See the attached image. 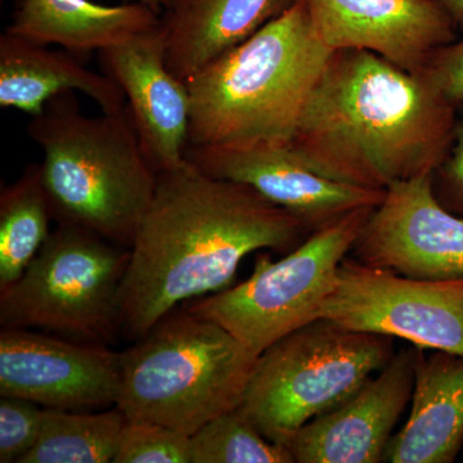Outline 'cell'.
<instances>
[{
    "mask_svg": "<svg viewBox=\"0 0 463 463\" xmlns=\"http://www.w3.org/2000/svg\"><path fill=\"white\" fill-rule=\"evenodd\" d=\"M298 216L242 183L185 158L157 174L120 288V331L138 340L179 304L230 288L243 259L288 254L312 233Z\"/></svg>",
    "mask_w": 463,
    "mask_h": 463,
    "instance_id": "obj_1",
    "label": "cell"
},
{
    "mask_svg": "<svg viewBox=\"0 0 463 463\" xmlns=\"http://www.w3.org/2000/svg\"><path fill=\"white\" fill-rule=\"evenodd\" d=\"M456 105L428 78L367 51H335L289 152L334 181L388 190L434 174L455 141Z\"/></svg>",
    "mask_w": 463,
    "mask_h": 463,
    "instance_id": "obj_2",
    "label": "cell"
},
{
    "mask_svg": "<svg viewBox=\"0 0 463 463\" xmlns=\"http://www.w3.org/2000/svg\"><path fill=\"white\" fill-rule=\"evenodd\" d=\"M332 52L298 0L185 81L188 147L288 148Z\"/></svg>",
    "mask_w": 463,
    "mask_h": 463,
    "instance_id": "obj_3",
    "label": "cell"
},
{
    "mask_svg": "<svg viewBox=\"0 0 463 463\" xmlns=\"http://www.w3.org/2000/svg\"><path fill=\"white\" fill-rule=\"evenodd\" d=\"M27 133L42 149L53 218L132 248L158 172L129 109L87 116L67 91L33 116Z\"/></svg>",
    "mask_w": 463,
    "mask_h": 463,
    "instance_id": "obj_4",
    "label": "cell"
},
{
    "mask_svg": "<svg viewBox=\"0 0 463 463\" xmlns=\"http://www.w3.org/2000/svg\"><path fill=\"white\" fill-rule=\"evenodd\" d=\"M174 312L120 353L116 407L191 437L240 407L259 355L218 323Z\"/></svg>",
    "mask_w": 463,
    "mask_h": 463,
    "instance_id": "obj_5",
    "label": "cell"
},
{
    "mask_svg": "<svg viewBox=\"0 0 463 463\" xmlns=\"http://www.w3.org/2000/svg\"><path fill=\"white\" fill-rule=\"evenodd\" d=\"M394 354V337L316 319L258 356L240 411L288 448L306 423L343 404Z\"/></svg>",
    "mask_w": 463,
    "mask_h": 463,
    "instance_id": "obj_6",
    "label": "cell"
},
{
    "mask_svg": "<svg viewBox=\"0 0 463 463\" xmlns=\"http://www.w3.org/2000/svg\"><path fill=\"white\" fill-rule=\"evenodd\" d=\"M60 224L23 276L0 289V325L108 345L120 331L130 249Z\"/></svg>",
    "mask_w": 463,
    "mask_h": 463,
    "instance_id": "obj_7",
    "label": "cell"
},
{
    "mask_svg": "<svg viewBox=\"0 0 463 463\" xmlns=\"http://www.w3.org/2000/svg\"><path fill=\"white\" fill-rule=\"evenodd\" d=\"M374 209H356L313 231L281 260L259 255L249 279L192 300L184 309L218 323L260 355L289 332L316 321L334 289L340 264Z\"/></svg>",
    "mask_w": 463,
    "mask_h": 463,
    "instance_id": "obj_8",
    "label": "cell"
},
{
    "mask_svg": "<svg viewBox=\"0 0 463 463\" xmlns=\"http://www.w3.org/2000/svg\"><path fill=\"white\" fill-rule=\"evenodd\" d=\"M317 319L463 355V277L413 279L346 257Z\"/></svg>",
    "mask_w": 463,
    "mask_h": 463,
    "instance_id": "obj_9",
    "label": "cell"
},
{
    "mask_svg": "<svg viewBox=\"0 0 463 463\" xmlns=\"http://www.w3.org/2000/svg\"><path fill=\"white\" fill-rule=\"evenodd\" d=\"M120 353L47 332H0V397L48 410L94 412L116 407Z\"/></svg>",
    "mask_w": 463,
    "mask_h": 463,
    "instance_id": "obj_10",
    "label": "cell"
},
{
    "mask_svg": "<svg viewBox=\"0 0 463 463\" xmlns=\"http://www.w3.org/2000/svg\"><path fill=\"white\" fill-rule=\"evenodd\" d=\"M432 176L390 185L356 240L355 260L413 279L463 277V219L439 203Z\"/></svg>",
    "mask_w": 463,
    "mask_h": 463,
    "instance_id": "obj_11",
    "label": "cell"
},
{
    "mask_svg": "<svg viewBox=\"0 0 463 463\" xmlns=\"http://www.w3.org/2000/svg\"><path fill=\"white\" fill-rule=\"evenodd\" d=\"M319 41L331 51H367L420 74L432 52L455 42L440 0H307Z\"/></svg>",
    "mask_w": 463,
    "mask_h": 463,
    "instance_id": "obj_12",
    "label": "cell"
},
{
    "mask_svg": "<svg viewBox=\"0 0 463 463\" xmlns=\"http://www.w3.org/2000/svg\"><path fill=\"white\" fill-rule=\"evenodd\" d=\"M416 346L394 354L354 394L297 432L288 449L298 463L383 462L392 430L412 399Z\"/></svg>",
    "mask_w": 463,
    "mask_h": 463,
    "instance_id": "obj_13",
    "label": "cell"
},
{
    "mask_svg": "<svg viewBox=\"0 0 463 463\" xmlns=\"http://www.w3.org/2000/svg\"><path fill=\"white\" fill-rule=\"evenodd\" d=\"M185 158L201 172L242 183L303 219L313 231L364 207H377L386 190L334 181L298 161L288 148L188 147Z\"/></svg>",
    "mask_w": 463,
    "mask_h": 463,
    "instance_id": "obj_14",
    "label": "cell"
},
{
    "mask_svg": "<svg viewBox=\"0 0 463 463\" xmlns=\"http://www.w3.org/2000/svg\"><path fill=\"white\" fill-rule=\"evenodd\" d=\"M161 20V18H160ZM106 74L120 85L143 147L157 172L185 161L190 93L166 62L161 25L100 52Z\"/></svg>",
    "mask_w": 463,
    "mask_h": 463,
    "instance_id": "obj_15",
    "label": "cell"
},
{
    "mask_svg": "<svg viewBox=\"0 0 463 463\" xmlns=\"http://www.w3.org/2000/svg\"><path fill=\"white\" fill-rule=\"evenodd\" d=\"M411 401L383 462H455L463 447V355L416 347Z\"/></svg>",
    "mask_w": 463,
    "mask_h": 463,
    "instance_id": "obj_16",
    "label": "cell"
},
{
    "mask_svg": "<svg viewBox=\"0 0 463 463\" xmlns=\"http://www.w3.org/2000/svg\"><path fill=\"white\" fill-rule=\"evenodd\" d=\"M298 0H169L160 25L170 71L183 81L245 42Z\"/></svg>",
    "mask_w": 463,
    "mask_h": 463,
    "instance_id": "obj_17",
    "label": "cell"
},
{
    "mask_svg": "<svg viewBox=\"0 0 463 463\" xmlns=\"http://www.w3.org/2000/svg\"><path fill=\"white\" fill-rule=\"evenodd\" d=\"M75 90L90 97L102 112L125 109L120 85L108 74L91 71L76 54L48 50L7 32L0 35V108L41 115L52 99Z\"/></svg>",
    "mask_w": 463,
    "mask_h": 463,
    "instance_id": "obj_18",
    "label": "cell"
},
{
    "mask_svg": "<svg viewBox=\"0 0 463 463\" xmlns=\"http://www.w3.org/2000/svg\"><path fill=\"white\" fill-rule=\"evenodd\" d=\"M160 14L139 2L105 5L91 0H20L5 32L72 54L108 51L160 25Z\"/></svg>",
    "mask_w": 463,
    "mask_h": 463,
    "instance_id": "obj_19",
    "label": "cell"
},
{
    "mask_svg": "<svg viewBox=\"0 0 463 463\" xmlns=\"http://www.w3.org/2000/svg\"><path fill=\"white\" fill-rule=\"evenodd\" d=\"M51 218L41 164H30L0 194V289L16 282L41 251Z\"/></svg>",
    "mask_w": 463,
    "mask_h": 463,
    "instance_id": "obj_20",
    "label": "cell"
},
{
    "mask_svg": "<svg viewBox=\"0 0 463 463\" xmlns=\"http://www.w3.org/2000/svg\"><path fill=\"white\" fill-rule=\"evenodd\" d=\"M127 420L118 407L99 412L47 408L38 443L20 463H114Z\"/></svg>",
    "mask_w": 463,
    "mask_h": 463,
    "instance_id": "obj_21",
    "label": "cell"
},
{
    "mask_svg": "<svg viewBox=\"0 0 463 463\" xmlns=\"http://www.w3.org/2000/svg\"><path fill=\"white\" fill-rule=\"evenodd\" d=\"M191 463H294L288 448L268 440L240 408L191 435Z\"/></svg>",
    "mask_w": 463,
    "mask_h": 463,
    "instance_id": "obj_22",
    "label": "cell"
},
{
    "mask_svg": "<svg viewBox=\"0 0 463 463\" xmlns=\"http://www.w3.org/2000/svg\"><path fill=\"white\" fill-rule=\"evenodd\" d=\"M191 437L148 421L127 420L114 463H191Z\"/></svg>",
    "mask_w": 463,
    "mask_h": 463,
    "instance_id": "obj_23",
    "label": "cell"
},
{
    "mask_svg": "<svg viewBox=\"0 0 463 463\" xmlns=\"http://www.w3.org/2000/svg\"><path fill=\"white\" fill-rule=\"evenodd\" d=\"M45 411L25 399L0 397V462L20 463L35 447Z\"/></svg>",
    "mask_w": 463,
    "mask_h": 463,
    "instance_id": "obj_24",
    "label": "cell"
},
{
    "mask_svg": "<svg viewBox=\"0 0 463 463\" xmlns=\"http://www.w3.org/2000/svg\"><path fill=\"white\" fill-rule=\"evenodd\" d=\"M432 188L441 206L463 219V115L457 118L452 148L432 176Z\"/></svg>",
    "mask_w": 463,
    "mask_h": 463,
    "instance_id": "obj_25",
    "label": "cell"
},
{
    "mask_svg": "<svg viewBox=\"0 0 463 463\" xmlns=\"http://www.w3.org/2000/svg\"><path fill=\"white\" fill-rule=\"evenodd\" d=\"M422 72L453 105L463 103V39L432 52Z\"/></svg>",
    "mask_w": 463,
    "mask_h": 463,
    "instance_id": "obj_26",
    "label": "cell"
},
{
    "mask_svg": "<svg viewBox=\"0 0 463 463\" xmlns=\"http://www.w3.org/2000/svg\"><path fill=\"white\" fill-rule=\"evenodd\" d=\"M455 20L457 27H463V0H440Z\"/></svg>",
    "mask_w": 463,
    "mask_h": 463,
    "instance_id": "obj_27",
    "label": "cell"
},
{
    "mask_svg": "<svg viewBox=\"0 0 463 463\" xmlns=\"http://www.w3.org/2000/svg\"><path fill=\"white\" fill-rule=\"evenodd\" d=\"M136 2L142 3V5H147V7L154 9L157 14L163 12L169 5V0H136Z\"/></svg>",
    "mask_w": 463,
    "mask_h": 463,
    "instance_id": "obj_28",
    "label": "cell"
}]
</instances>
